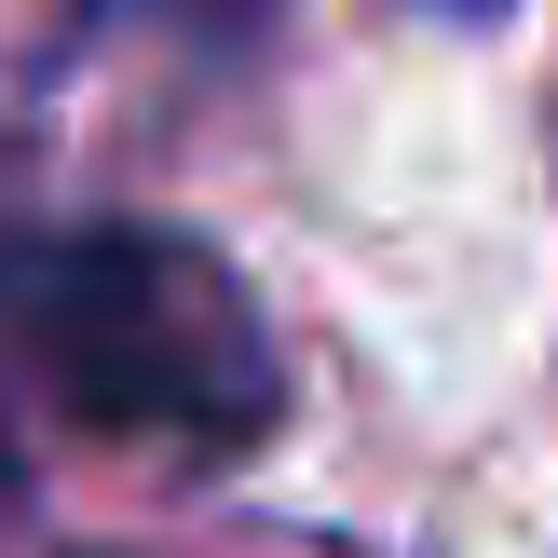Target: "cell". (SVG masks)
<instances>
[{
  "mask_svg": "<svg viewBox=\"0 0 558 558\" xmlns=\"http://www.w3.org/2000/svg\"><path fill=\"white\" fill-rule=\"evenodd\" d=\"M0 381L109 450L178 463H232L287 423V354L245 272L163 218L0 205Z\"/></svg>",
  "mask_w": 558,
  "mask_h": 558,
  "instance_id": "cell-1",
  "label": "cell"
},
{
  "mask_svg": "<svg viewBox=\"0 0 558 558\" xmlns=\"http://www.w3.org/2000/svg\"><path fill=\"white\" fill-rule=\"evenodd\" d=\"M436 14H505V0H436Z\"/></svg>",
  "mask_w": 558,
  "mask_h": 558,
  "instance_id": "cell-2",
  "label": "cell"
}]
</instances>
